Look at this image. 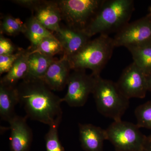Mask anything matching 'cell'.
<instances>
[{"instance_id":"obj_1","label":"cell","mask_w":151,"mask_h":151,"mask_svg":"<svg viewBox=\"0 0 151 151\" xmlns=\"http://www.w3.org/2000/svg\"><path fill=\"white\" fill-rule=\"evenodd\" d=\"M16 87L19 103L27 117L49 127L59 125L62 119V98L52 92L42 78L27 76Z\"/></svg>"},{"instance_id":"obj_2","label":"cell","mask_w":151,"mask_h":151,"mask_svg":"<svg viewBox=\"0 0 151 151\" xmlns=\"http://www.w3.org/2000/svg\"><path fill=\"white\" fill-rule=\"evenodd\" d=\"M134 10L133 0H104L85 32L90 37L116 33L129 22Z\"/></svg>"},{"instance_id":"obj_3","label":"cell","mask_w":151,"mask_h":151,"mask_svg":"<svg viewBox=\"0 0 151 151\" xmlns=\"http://www.w3.org/2000/svg\"><path fill=\"white\" fill-rule=\"evenodd\" d=\"M116 47L113 38L109 35H100L90 40L84 47L74 55L68 58L71 70H92V74L100 76Z\"/></svg>"},{"instance_id":"obj_4","label":"cell","mask_w":151,"mask_h":151,"mask_svg":"<svg viewBox=\"0 0 151 151\" xmlns=\"http://www.w3.org/2000/svg\"><path fill=\"white\" fill-rule=\"evenodd\" d=\"M98 112L114 121L122 120L129 105V99L122 94L116 82L97 76L92 92Z\"/></svg>"},{"instance_id":"obj_5","label":"cell","mask_w":151,"mask_h":151,"mask_svg":"<svg viewBox=\"0 0 151 151\" xmlns=\"http://www.w3.org/2000/svg\"><path fill=\"white\" fill-rule=\"evenodd\" d=\"M104 0L57 1L63 20L66 26L85 32L102 5Z\"/></svg>"},{"instance_id":"obj_6","label":"cell","mask_w":151,"mask_h":151,"mask_svg":"<svg viewBox=\"0 0 151 151\" xmlns=\"http://www.w3.org/2000/svg\"><path fill=\"white\" fill-rule=\"evenodd\" d=\"M131 122L114 121L106 129L108 140L116 151H142L147 136Z\"/></svg>"},{"instance_id":"obj_7","label":"cell","mask_w":151,"mask_h":151,"mask_svg":"<svg viewBox=\"0 0 151 151\" xmlns=\"http://www.w3.org/2000/svg\"><path fill=\"white\" fill-rule=\"evenodd\" d=\"M116 47L127 49L151 44V14L129 22L113 38Z\"/></svg>"},{"instance_id":"obj_8","label":"cell","mask_w":151,"mask_h":151,"mask_svg":"<svg viewBox=\"0 0 151 151\" xmlns=\"http://www.w3.org/2000/svg\"><path fill=\"white\" fill-rule=\"evenodd\" d=\"M97 76L92 73L87 74L85 70H73L68 78L67 92L62 98V102L70 107L84 106L89 94H92Z\"/></svg>"},{"instance_id":"obj_9","label":"cell","mask_w":151,"mask_h":151,"mask_svg":"<svg viewBox=\"0 0 151 151\" xmlns=\"http://www.w3.org/2000/svg\"><path fill=\"white\" fill-rule=\"evenodd\" d=\"M116 83L122 94L129 100L145 98L148 91L146 76L134 62L124 68Z\"/></svg>"},{"instance_id":"obj_10","label":"cell","mask_w":151,"mask_h":151,"mask_svg":"<svg viewBox=\"0 0 151 151\" xmlns=\"http://www.w3.org/2000/svg\"><path fill=\"white\" fill-rule=\"evenodd\" d=\"M31 11L34 17L50 31L56 32L60 29L62 16L57 1L38 0Z\"/></svg>"},{"instance_id":"obj_11","label":"cell","mask_w":151,"mask_h":151,"mask_svg":"<svg viewBox=\"0 0 151 151\" xmlns=\"http://www.w3.org/2000/svg\"><path fill=\"white\" fill-rule=\"evenodd\" d=\"M27 118L16 115L9 120L11 151H29L33 137L32 131L27 122Z\"/></svg>"},{"instance_id":"obj_12","label":"cell","mask_w":151,"mask_h":151,"mask_svg":"<svg viewBox=\"0 0 151 151\" xmlns=\"http://www.w3.org/2000/svg\"><path fill=\"white\" fill-rule=\"evenodd\" d=\"M55 36L62 45L64 55L69 58L81 49L91 38L85 32L76 30L66 26L60 27Z\"/></svg>"},{"instance_id":"obj_13","label":"cell","mask_w":151,"mask_h":151,"mask_svg":"<svg viewBox=\"0 0 151 151\" xmlns=\"http://www.w3.org/2000/svg\"><path fill=\"white\" fill-rule=\"evenodd\" d=\"M71 70L68 58L63 55L51 63L42 79L52 91H61L67 85Z\"/></svg>"},{"instance_id":"obj_14","label":"cell","mask_w":151,"mask_h":151,"mask_svg":"<svg viewBox=\"0 0 151 151\" xmlns=\"http://www.w3.org/2000/svg\"><path fill=\"white\" fill-rule=\"evenodd\" d=\"M79 141L85 151H103L104 141L108 140L106 130L92 124H78Z\"/></svg>"},{"instance_id":"obj_15","label":"cell","mask_w":151,"mask_h":151,"mask_svg":"<svg viewBox=\"0 0 151 151\" xmlns=\"http://www.w3.org/2000/svg\"><path fill=\"white\" fill-rule=\"evenodd\" d=\"M31 50L29 48L17 60L8 73L2 77L0 84L6 86L15 87L24 79L28 72V58Z\"/></svg>"},{"instance_id":"obj_16","label":"cell","mask_w":151,"mask_h":151,"mask_svg":"<svg viewBox=\"0 0 151 151\" xmlns=\"http://www.w3.org/2000/svg\"><path fill=\"white\" fill-rule=\"evenodd\" d=\"M19 103L16 87L6 86L0 84V117L8 122L16 114L15 106Z\"/></svg>"},{"instance_id":"obj_17","label":"cell","mask_w":151,"mask_h":151,"mask_svg":"<svg viewBox=\"0 0 151 151\" xmlns=\"http://www.w3.org/2000/svg\"><path fill=\"white\" fill-rule=\"evenodd\" d=\"M25 30L24 34L29 40L31 43L30 49H35L42 41L45 38L53 37L54 35L41 24L32 15L24 23Z\"/></svg>"},{"instance_id":"obj_18","label":"cell","mask_w":151,"mask_h":151,"mask_svg":"<svg viewBox=\"0 0 151 151\" xmlns=\"http://www.w3.org/2000/svg\"><path fill=\"white\" fill-rule=\"evenodd\" d=\"M56 59L54 57L45 55L40 52L31 51L28 58L27 76L43 78L49 66Z\"/></svg>"},{"instance_id":"obj_19","label":"cell","mask_w":151,"mask_h":151,"mask_svg":"<svg viewBox=\"0 0 151 151\" xmlns=\"http://www.w3.org/2000/svg\"><path fill=\"white\" fill-rule=\"evenodd\" d=\"M128 50L132 54L133 62L146 76L151 73V44Z\"/></svg>"},{"instance_id":"obj_20","label":"cell","mask_w":151,"mask_h":151,"mask_svg":"<svg viewBox=\"0 0 151 151\" xmlns=\"http://www.w3.org/2000/svg\"><path fill=\"white\" fill-rule=\"evenodd\" d=\"M0 30L1 35L15 36L20 33H24L25 25L19 19L8 15L3 18Z\"/></svg>"},{"instance_id":"obj_21","label":"cell","mask_w":151,"mask_h":151,"mask_svg":"<svg viewBox=\"0 0 151 151\" xmlns=\"http://www.w3.org/2000/svg\"><path fill=\"white\" fill-rule=\"evenodd\" d=\"M31 51L32 52H40L45 55L52 57L59 53L63 54L62 45L55 36L45 38L42 41L35 49Z\"/></svg>"},{"instance_id":"obj_22","label":"cell","mask_w":151,"mask_h":151,"mask_svg":"<svg viewBox=\"0 0 151 151\" xmlns=\"http://www.w3.org/2000/svg\"><path fill=\"white\" fill-rule=\"evenodd\" d=\"M137 125L151 130V100L139 105L135 111Z\"/></svg>"},{"instance_id":"obj_23","label":"cell","mask_w":151,"mask_h":151,"mask_svg":"<svg viewBox=\"0 0 151 151\" xmlns=\"http://www.w3.org/2000/svg\"><path fill=\"white\" fill-rule=\"evenodd\" d=\"M59 126L55 125L50 126L48 132L45 137L46 151H65L58 137Z\"/></svg>"},{"instance_id":"obj_24","label":"cell","mask_w":151,"mask_h":151,"mask_svg":"<svg viewBox=\"0 0 151 151\" xmlns=\"http://www.w3.org/2000/svg\"><path fill=\"white\" fill-rule=\"evenodd\" d=\"M26 50L21 48L19 50L13 54L0 55V74L8 73L11 69L15 63L22 55L25 52Z\"/></svg>"},{"instance_id":"obj_25","label":"cell","mask_w":151,"mask_h":151,"mask_svg":"<svg viewBox=\"0 0 151 151\" xmlns=\"http://www.w3.org/2000/svg\"><path fill=\"white\" fill-rule=\"evenodd\" d=\"M21 48L17 47L10 40L4 37L3 35L0 36V55L13 54Z\"/></svg>"},{"instance_id":"obj_26","label":"cell","mask_w":151,"mask_h":151,"mask_svg":"<svg viewBox=\"0 0 151 151\" xmlns=\"http://www.w3.org/2000/svg\"><path fill=\"white\" fill-rule=\"evenodd\" d=\"M12 2L29 9L31 11L37 3V0H14Z\"/></svg>"},{"instance_id":"obj_27","label":"cell","mask_w":151,"mask_h":151,"mask_svg":"<svg viewBox=\"0 0 151 151\" xmlns=\"http://www.w3.org/2000/svg\"><path fill=\"white\" fill-rule=\"evenodd\" d=\"M142 151H151V135L146 137Z\"/></svg>"},{"instance_id":"obj_28","label":"cell","mask_w":151,"mask_h":151,"mask_svg":"<svg viewBox=\"0 0 151 151\" xmlns=\"http://www.w3.org/2000/svg\"><path fill=\"white\" fill-rule=\"evenodd\" d=\"M148 91L151 92V73L146 76Z\"/></svg>"},{"instance_id":"obj_29","label":"cell","mask_w":151,"mask_h":151,"mask_svg":"<svg viewBox=\"0 0 151 151\" xmlns=\"http://www.w3.org/2000/svg\"><path fill=\"white\" fill-rule=\"evenodd\" d=\"M148 13L151 14V5L149 7L148 9Z\"/></svg>"}]
</instances>
